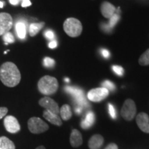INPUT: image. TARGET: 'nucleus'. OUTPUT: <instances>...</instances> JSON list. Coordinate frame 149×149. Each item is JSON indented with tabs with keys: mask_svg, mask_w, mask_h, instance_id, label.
<instances>
[{
	"mask_svg": "<svg viewBox=\"0 0 149 149\" xmlns=\"http://www.w3.org/2000/svg\"><path fill=\"white\" fill-rule=\"evenodd\" d=\"M0 79L6 86L15 87L21 81V74L14 63H3L0 67Z\"/></svg>",
	"mask_w": 149,
	"mask_h": 149,
	"instance_id": "obj_1",
	"label": "nucleus"
},
{
	"mask_svg": "<svg viewBox=\"0 0 149 149\" xmlns=\"http://www.w3.org/2000/svg\"><path fill=\"white\" fill-rule=\"evenodd\" d=\"M38 90L43 95H51L57 92L59 84L57 79L54 77L46 75L39 80Z\"/></svg>",
	"mask_w": 149,
	"mask_h": 149,
	"instance_id": "obj_2",
	"label": "nucleus"
},
{
	"mask_svg": "<svg viewBox=\"0 0 149 149\" xmlns=\"http://www.w3.org/2000/svg\"><path fill=\"white\" fill-rule=\"evenodd\" d=\"M64 30L68 36L78 37L82 31V25L79 20L75 18H68L64 23Z\"/></svg>",
	"mask_w": 149,
	"mask_h": 149,
	"instance_id": "obj_3",
	"label": "nucleus"
},
{
	"mask_svg": "<svg viewBox=\"0 0 149 149\" xmlns=\"http://www.w3.org/2000/svg\"><path fill=\"white\" fill-rule=\"evenodd\" d=\"M64 90L66 93H69L73 97L74 101L77 107L83 108L88 107L89 104L85 97L84 93L81 88L75 86H66Z\"/></svg>",
	"mask_w": 149,
	"mask_h": 149,
	"instance_id": "obj_4",
	"label": "nucleus"
},
{
	"mask_svg": "<svg viewBox=\"0 0 149 149\" xmlns=\"http://www.w3.org/2000/svg\"><path fill=\"white\" fill-rule=\"evenodd\" d=\"M28 127L33 134H40L46 131L49 126L46 123L39 117H31L28 121Z\"/></svg>",
	"mask_w": 149,
	"mask_h": 149,
	"instance_id": "obj_5",
	"label": "nucleus"
},
{
	"mask_svg": "<svg viewBox=\"0 0 149 149\" xmlns=\"http://www.w3.org/2000/svg\"><path fill=\"white\" fill-rule=\"evenodd\" d=\"M136 106L133 100L128 99L124 102L121 110V115L124 120L127 121L132 120L136 114Z\"/></svg>",
	"mask_w": 149,
	"mask_h": 149,
	"instance_id": "obj_6",
	"label": "nucleus"
},
{
	"mask_svg": "<svg viewBox=\"0 0 149 149\" xmlns=\"http://www.w3.org/2000/svg\"><path fill=\"white\" fill-rule=\"evenodd\" d=\"M109 91L107 88L102 87V88H97L91 90L88 93V99L90 101L93 102H99L104 100L109 95Z\"/></svg>",
	"mask_w": 149,
	"mask_h": 149,
	"instance_id": "obj_7",
	"label": "nucleus"
},
{
	"mask_svg": "<svg viewBox=\"0 0 149 149\" xmlns=\"http://www.w3.org/2000/svg\"><path fill=\"white\" fill-rule=\"evenodd\" d=\"M13 26V18L6 13H0V36L9 32Z\"/></svg>",
	"mask_w": 149,
	"mask_h": 149,
	"instance_id": "obj_8",
	"label": "nucleus"
},
{
	"mask_svg": "<svg viewBox=\"0 0 149 149\" xmlns=\"http://www.w3.org/2000/svg\"><path fill=\"white\" fill-rule=\"evenodd\" d=\"M3 124L6 130L10 133H17L21 129L20 124L16 117L12 115L6 116L3 120Z\"/></svg>",
	"mask_w": 149,
	"mask_h": 149,
	"instance_id": "obj_9",
	"label": "nucleus"
},
{
	"mask_svg": "<svg viewBox=\"0 0 149 149\" xmlns=\"http://www.w3.org/2000/svg\"><path fill=\"white\" fill-rule=\"evenodd\" d=\"M39 104L41 107H44L47 111L51 112L54 114L58 115L59 113V109L58 104L54 101L53 99L48 97H44L39 101Z\"/></svg>",
	"mask_w": 149,
	"mask_h": 149,
	"instance_id": "obj_10",
	"label": "nucleus"
},
{
	"mask_svg": "<svg viewBox=\"0 0 149 149\" xmlns=\"http://www.w3.org/2000/svg\"><path fill=\"white\" fill-rule=\"evenodd\" d=\"M137 125L143 132L149 133V117L145 113H141L136 118Z\"/></svg>",
	"mask_w": 149,
	"mask_h": 149,
	"instance_id": "obj_11",
	"label": "nucleus"
},
{
	"mask_svg": "<svg viewBox=\"0 0 149 149\" xmlns=\"http://www.w3.org/2000/svg\"><path fill=\"white\" fill-rule=\"evenodd\" d=\"M116 8L111 3L104 1L101 6V12L103 16L106 18H111L115 13Z\"/></svg>",
	"mask_w": 149,
	"mask_h": 149,
	"instance_id": "obj_12",
	"label": "nucleus"
},
{
	"mask_svg": "<svg viewBox=\"0 0 149 149\" xmlns=\"http://www.w3.org/2000/svg\"><path fill=\"white\" fill-rule=\"evenodd\" d=\"M70 141L71 146L74 148H77L82 144V136L79 130L76 129L72 130L70 137Z\"/></svg>",
	"mask_w": 149,
	"mask_h": 149,
	"instance_id": "obj_13",
	"label": "nucleus"
},
{
	"mask_svg": "<svg viewBox=\"0 0 149 149\" xmlns=\"http://www.w3.org/2000/svg\"><path fill=\"white\" fill-rule=\"evenodd\" d=\"M43 116L46 120H48V122H51V124H54L56 126H61L62 124V122H61V118L59 117L58 115L54 114V113H51V112L45 110L43 113Z\"/></svg>",
	"mask_w": 149,
	"mask_h": 149,
	"instance_id": "obj_14",
	"label": "nucleus"
},
{
	"mask_svg": "<svg viewBox=\"0 0 149 149\" xmlns=\"http://www.w3.org/2000/svg\"><path fill=\"white\" fill-rule=\"evenodd\" d=\"M104 143V138L100 135H95L88 141V147L91 149H99Z\"/></svg>",
	"mask_w": 149,
	"mask_h": 149,
	"instance_id": "obj_15",
	"label": "nucleus"
},
{
	"mask_svg": "<svg viewBox=\"0 0 149 149\" xmlns=\"http://www.w3.org/2000/svg\"><path fill=\"white\" fill-rule=\"evenodd\" d=\"M120 19V16L119 13H115L113 16L110 18L109 24H102V28L106 32H110L112 29L115 26Z\"/></svg>",
	"mask_w": 149,
	"mask_h": 149,
	"instance_id": "obj_16",
	"label": "nucleus"
},
{
	"mask_svg": "<svg viewBox=\"0 0 149 149\" xmlns=\"http://www.w3.org/2000/svg\"><path fill=\"white\" fill-rule=\"evenodd\" d=\"M95 114L92 111H88L86 115L85 118L81 122V126L83 129H88L95 123Z\"/></svg>",
	"mask_w": 149,
	"mask_h": 149,
	"instance_id": "obj_17",
	"label": "nucleus"
},
{
	"mask_svg": "<svg viewBox=\"0 0 149 149\" xmlns=\"http://www.w3.org/2000/svg\"><path fill=\"white\" fill-rule=\"evenodd\" d=\"M16 33L18 37L21 40L25 39L26 35V24L22 22H18L16 23L15 25Z\"/></svg>",
	"mask_w": 149,
	"mask_h": 149,
	"instance_id": "obj_18",
	"label": "nucleus"
},
{
	"mask_svg": "<svg viewBox=\"0 0 149 149\" xmlns=\"http://www.w3.org/2000/svg\"><path fill=\"white\" fill-rule=\"evenodd\" d=\"M59 113H60L61 117L62 120L65 121L70 120L72 117V111L70 106L68 104L63 105L60 109H59Z\"/></svg>",
	"mask_w": 149,
	"mask_h": 149,
	"instance_id": "obj_19",
	"label": "nucleus"
},
{
	"mask_svg": "<svg viewBox=\"0 0 149 149\" xmlns=\"http://www.w3.org/2000/svg\"><path fill=\"white\" fill-rule=\"evenodd\" d=\"M0 149H15L14 143L8 137H0Z\"/></svg>",
	"mask_w": 149,
	"mask_h": 149,
	"instance_id": "obj_20",
	"label": "nucleus"
},
{
	"mask_svg": "<svg viewBox=\"0 0 149 149\" xmlns=\"http://www.w3.org/2000/svg\"><path fill=\"white\" fill-rule=\"evenodd\" d=\"M44 22H41V23H33L30 25L29 26V35L31 37H34L37 33L40 32L41 29L44 27Z\"/></svg>",
	"mask_w": 149,
	"mask_h": 149,
	"instance_id": "obj_21",
	"label": "nucleus"
},
{
	"mask_svg": "<svg viewBox=\"0 0 149 149\" xmlns=\"http://www.w3.org/2000/svg\"><path fill=\"white\" fill-rule=\"evenodd\" d=\"M139 64L141 66H148L149 65V49L144 52L139 57Z\"/></svg>",
	"mask_w": 149,
	"mask_h": 149,
	"instance_id": "obj_22",
	"label": "nucleus"
},
{
	"mask_svg": "<svg viewBox=\"0 0 149 149\" xmlns=\"http://www.w3.org/2000/svg\"><path fill=\"white\" fill-rule=\"evenodd\" d=\"M3 40L5 42V44H6V45L8 44H12V43L15 42V37L13 36V35L10 32L5 33V34L3 35Z\"/></svg>",
	"mask_w": 149,
	"mask_h": 149,
	"instance_id": "obj_23",
	"label": "nucleus"
},
{
	"mask_svg": "<svg viewBox=\"0 0 149 149\" xmlns=\"http://www.w3.org/2000/svg\"><path fill=\"white\" fill-rule=\"evenodd\" d=\"M55 61L53 59L51 58V57H45L44 59V66L46 68H52L55 66Z\"/></svg>",
	"mask_w": 149,
	"mask_h": 149,
	"instance_id": "obj_24",
	"label": "nucleus"
},
{
	"mask_svg": "<svg viewBox=\"0 0 149 149\" xmlns=\"http://www.w3.org/2000/svg\"><path fill=\"white\" fill-rule=\"evenodd\" d=\"M102 85L104 88H107L108 91H114L115 90V84L112 82V81H109V80H106V81H104V82L102 84Z\"/></svg>",
	"mask_w": 149,
	"mask_h": 149,
	"instance_id": "obj_25",
	"label": "nucleus"
},
{
	"mask_svg": "<svg viewBox=\"0 0 149 149\" xmlns=\"http://www.w3.org/2000/svg\"><path fill=\"white\" fill-rule=\"evenodd\" d=\"M112 69L115 74L119 76H122L124 74V68L122 66H117V65H113L112 66Z\"/></svg>",
	"mask_w": 149,
	"mask_h": 149,
	"instance_id": "obj_26",
	"label": "nucleus"
},
{
	"mask_svg": "<svg viewBox=\"0 0 149 149\" xmlns=\"http://www.w3.org/2000/svg\"><path fill=\"white\" fill-rule=\"evenodd\" d=\"M109 114L111 115V117L113 119H116L117 117V113L116 111H115V109L114 106L111 104H109Z\"/></svg>",
	"mask_w": 149,
	"mask_h": 149,
	"instance_id": "obj_27",
	"label": "nucleus"
},
{
	"mask_svg": "<svg viewBox=\"0 0 149 149\" xmlns=\"http://www.w3.org/2000/svg\"><path fill=\"white\" fill-rule=\"evenodd\" d=\"M44 36L46 39H48V40H53L54 39H55V33H54L53 31H51V30H48V31H46L45 33H44Z\"/></svg>",
	"mask_w": 149,
	"mask_h": 149,
	"instance_id": "obj_28",
	"label": "nucleus"
},
{
	"mask_svg": "<svg viewBox=\"0 0 149 149\" xmlns=\"http://www.w3.org/2000/svg\"><path fill=\"white\" fill-rule=\"evenodd\" d=\"M8 113V109L6 107H0V120L6 115Z\"/></svg>",
	"mask_w": 149,
	"mask_h": 149,
	"instance_id": "obj_29",
	"label": "nucleus"
},
{
	"mask_svg": "<svg viewBox=\"0 0 149 149\" xmlns=\"http://www.w3.org/2000/svg\"><path fill=\"white\" fill-rule=\"evenodd\" d=\"M100 52H101L102 55L103 56L104 58L108 59V58H109V57H110L109 51H108L107 49H106V48H102V49L100 50Z\"/></svg>",
	"mask_w": 149,
	"mask_h": 149,
	"instance_id": "obj_30",
	"label": "nucleus"
},
{
	"mask_svg": "<svg viewBox=\"0 0 149 149\" xmlns=\"http://www.w3.org/2000/svg\"><path fill=\"white\" fill-rule=\"evenodd\" d=\"M31 6V2L30 0H22V6L24 8Z\"/></svg>",
	"mask_w": 149,
	"mask_h": 149,
	"instance_id": "obj_31",
	"label": "nucleus"
},
{
	"mask_svg": "<svg viewBox=\"0 0 149 149\" xmlns=\"http://www.w3.org/2000/svg\"><path fill=\"white\" fill-rule=\"evenodd\" d=\"M57 42H56L55 40H52L51 42L48 44V46H49L50 48H55L57 47Z\"/></svg>",
	"mask_w": 149,
	"mask_h": 149,
	"instance_id": "obj_32",
	"label": "nucleus"
},
{
	"mask_svg": "<svg viewBox=\"0 0 149 149\" xmlns=\"http://www.w3.org/2000/svg\"><path fill=\"white\" fill-rule=\"evenodd\" d=\"M104 149H118V147L114 143H111V144L108 145Z\"/></svg>",
	"mask_w": 149,
	"mask_h": 149,
	"instance_id": "obj_33",
	"label": "nucleus"
},
{
	"mask_svg": "<svg viewBox=\"0 0 149 149\" xmlns=\"http://www.w3.org/2000/svg\"><path fill=\"white\" fill-rule=\"evenodd\" d=\"M9 2L13 6H17L20 2H22V0H9Z\"/></svg>",
	"mask_w": 149,
	"mask_h": 149,
	"instance_id": "obj_34",
	"label": "nucleus"
},
{
	"mask_svg": "<svg viewBox=\"0 0 149 149\" xmlns=\"http://www.w3.org/2000/svg\"><path fill=\"white\" fill-rule=\"evenodd\" d=\"M83 109L81 107H77L75 108V112L77 114H80V113H81V111H82Z\"/></svg>",
	"mask_w": 149,
	"mask_h": 149,
	"instance_id": "obj_35",
	"label": "nucleus"
},
{
	"mask_svg": "<svg viewBox=\"0 0 149 149\" xmlns=\"http://www.w3.org/2000/svg\"><path fill=\"white\" fill-rule=\"evenodd\" d=\"M36 149H46V148L44 146H38Z\"/></svg>",
	"mask_w": 149,
	"mask_h": 149,
	"instance_id": "obj_36",
	"label": "nucleus"
},
{
	"mask_svg": "<svg viewBox=\"0 0 149 149\" xmlns=\"http://www.w3.org/2000/svg\"><path fill=\"white\" fill-rule=\"evenodd\" d=\"M3 2L0 1V8H3Z\"/></svg>",
	"mask_w": 149,
	"mask_h": 149,
	"instance_id": "obj_37",
	"label": "nucleus"
},
{
	"mask_svg": "<svg viewBox=\"0 0 149 149\" xmlns=\"http://www.w3.org/2000/svg\"><path fill=\"white\" fill-rule=\"evenodd\" d=\"M65 81H66V82H68V81H69V79H68V78H66V79H65Z\"/></svg>",
	"mask_w": 149,
	"mask_h": 149,
	"instance_id": "obj_38",
	"label": "nucleus"
}]
</instances>
